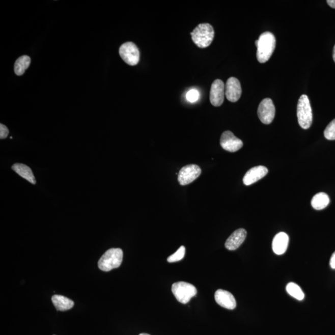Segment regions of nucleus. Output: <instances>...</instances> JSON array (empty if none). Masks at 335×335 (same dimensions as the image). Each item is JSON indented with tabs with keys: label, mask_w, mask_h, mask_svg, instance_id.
<instances>
[{
	"label": "nucleus",
	"mask_w": 335,
	"mask_h": 335,
	"mask_svg": "<svg viewBox=\"0 0 335 335\" xmlns=\"http://www.w3.org/2000/svg\"><path fill=\"white\" fill-rule=\"evenodd\" d=\"M258 40L257 60L261 64L265 63L273 53L276 47V38L273 34L265 32L261 34Z\"/></svg>",
	"instance_id": "nucleus-1"
},
{
	"label": "nucleus",
	"mask_w": 335,
	"mask_h": 335,
	"mask_svg": "<svg viewBox=\"0 0 335 335\" xmlns=\"http://www.w3.org/2000/svg\"><path fill=\"white\" fill-rule=\"evenodd\" d=\"M191 38L198 47L204 49L211 44L214 38V30L209 23L200 24L191 33Z\"/></svg>",
	"instance_id": "nucleus-2"
},
{
	"label": "nucleus",
	"mask_w": 335,
	"mask_h": 335,
	"mask_svg": "<svg viewBox=\"0 0 335 335\" xmlns=\"http://www.w3.org/2000/svg\"><path fill=\"white\" fill-rule=\"evenodd\" d=\"M123 260V252L121 248H110L104 253L98 261V268L108 272L119 268Z\"/></svg>",
	"instance_id": "nucleus-3"
},
{
	"label": "nucleus",
	"mask_w": 335,
	"mask_h": 335,
	"mask_svg": "<svg viewBox=\"0 0 335 335\" xmlns=\"http://www.w3.org/2000/svg\"><path fill=\"white\" fill-rule=\"evenodd\" d=\"M297 116L300 126L303 129L310 128L313 121V115L308 96L303 95L298 101Z\"/></svg>",
	"instance_id": "nucleus-4"
},
{
	"label": "nucleus",
	"mask_w": 335,
	"mask_h": 335,
	"mask_svg": "<svg viewBox=\"0 0 335 335\" xmlns=\"http://www.w3.org/2000/svg\"><path fill=\"white\" fill-rule=\"evenodd\" d=\"M172 291L176 299L183 304H186L197 294V289L194 286L188 283H175L172 285Z\"/></svg>",
	"instance_id": "nucleus-5"
},
{
	"label": "nucleus",
	"mask_w": 335,
	"mask_h": 335,
	"mask_svg": "<svg viewBox=\"0 0 335 335\" xmlns=\"http://www.w3.org/2000/svg\"><path fill=\"white\" fill-rule=\"evenodd\" d=\"M119 54L127 64L135 66L140 61V52L137 45L132 42H127L121 45Z\"/></svg>",
	"instance_id": "nucleus-6"
},
{
	"label": "nucleus",
	"mask_w": 335,
	"mask_h": 335,
	"mask_svg": "<svg viewBox=\"0 0 335 335\" xmlns=\"http://www.w3.org/2000/svg\"><path fill=\"white\" fill-rule=\"evenodd\" d=\"M201 169L197 164H188L180 170L178 175L179 183L182 186L191 183L200 177L201 174Z\"/></svg>",
	"instance_id": "nucleus-7"
},
{
	"label": "nucleus",
	"mask_w": 335,
	"mask_h": 335,
	"mask_svg": "<svg viewBox=\"0 0 335 335\" xmlns=\"http://www.w3.org/2000/svg\"><path fill=\"white\" fill-rule=\"evenodd\" d=\"M275 106L270 98L264 99L261 102L258 109V116L261 123L265 124H271L275 116Z\"/></svg>",
	"instance_id": "nucleus-8"
},
{
	"label": "nucleus",
	"mask_w": 335,
	"mask_h": 335,
	"mask_svg": "<svg viewBox=\"0 0 335 335\" xmlns=\"http://www.w3.org/2000/svg\"><path fill=\"white\" fill-rule=\"evenodd\" d=\"M220 146L226 151L235 152L242 149L243 144L240 139L235 137L234 133L227 130L221 135Z\"/></svg>",
	"instance_id": "nucleus-9"
},
{
	"label": "nucleus",
	"mask_w": 335,
	"mask_h": 335,
	"mask_svg": "<svg viewBox=\"0 0 335 335\" xmlns=\"http://www.w3.org/2000/svg\"><path fill=\"white\" fill-rule=\"evenodd\" d=\"M225 96V85L221 79L213 82L210 92V101L213 106L218 107L224 103Z\"/></svg>",
	"instance_id": "nucleus-10"
},
{
	"label": "nucleus",
	"mask_w": 335,
	"mask_h": 335,
	"mask_svg": "<svg viewBox=\"0 0 335 335\" xmlns=\"http://www.w3.org/2000/svg\"><path fill=\"white\" fill-rule=\"evenodd\" d=\"M242 87L239 80L236 78L231 77L227 81L225 86V95L229 101L235 103L242 95Z\"/></svg>",
	"instance_id": "nucleus-11"
},
{
	"label": "nucleus",
	"mask_w": 335,
	"mask_h": 335,
	"mask_svg": "<svg viewBox=\"0 0 335 335\" xmlns=\"http://www.w3.org/2000/svg\"><path fill=\"white\" fill-rule=\"evenodd\" d=\"M215 300L218 305L222 308L233 310L237 306L236 300L233 295L223 289H218L215 293Z\"/></svg>",
	"instance_id": "nucleus-12"
},
{
	"label": "nucleus",
	"mask_w": 335,
	"mask_h": 335,
	"mask_svg": "<svg viewBox=\"0 0 335 335\" xmlns=\"http://www.w3.org/2000/svg\"><path fill=\"white\" fill-rule=\"evenodd\" d=\"M268 170L264 166H258L252 168L246 172L243 179V182L246 186L257 182L268 174Z\"/></svg>",
	"instance_id": "nucleus-13"
},
{
	"label": "nucleus",
	"mask_w": 335,
	"mask_h": 335,
	"mask_svg": "<svg viewBox=\"0 0 335 335\" xmlns=\"http://www.w3.org/2000/svg\"><path fill=\"white\" fill-rule=\"evenodd\" d=\"M247 232L244 229H239L233 232L231 236L227 240L225 246L229 250H235L239 248L245 241Z\"/></svg>",
	"instance_id": "nucleus-14"
},
{
	"label": "nucleus",
	"mask_w": 335,
	"mask_h": 335,
	"mask_svg": "<svg viewBox=\"0 0 335 335\" xmlns=\"http://www.w3.org/2000/svg\"><path fill=\"white\" fill-rule=\"evenodd\" d=\"M289 245V237L285 232L278 233L272 240V250L278 255H281L286 252Z\"/></svg>",
	"instance_id": "nucleus-15"
},
{
	"label": "nucleus",
	"mask_w": 335,
	"mask_h": 335,
	"mask_svg": "<svg viewBox=\"0 0 335 335\" xmlns=\"http://www.w3.org/2000/svg\"><path fill=\"white\" fill-rule=\"evenodd\" d=\"M52 301L53 305L57 310L59 311H67L72 309L74 306V302L69 298L61 296V295H54L52 297Z\"/></svg>",
	"instance_id": "nucleus-16"
},
{
	"label": "nucleus",
	"mask_w": 335,
	"mask_h": 335,
	"mask_svg": "<svg viewBox=\"0 0 335 335\" xmlns=\"http://www.w3.org/2000/svg\"><path fill=\"white\" fill-rule=\"evenodd\" d=\"M12 169L20 177L23 178L33 184H36V181L35 175H34L32 170L29 166L22 163H15L13 164Z\"/></svg>",
	"instance_id": "nucleus-17"
},
{
	"label": "nucleus",
	"mask_w": 335,
	"mask_h": 335,
	"mask_svg": "<svg viewBox=\"0 0 335 335\" xmlns=\"http://www.w3.org/2000/svg\"><path fill=\"white\" fill-rule=\"evenodd\" d=\"M329 203H330V199L325 192L318 193L314 196L311 201L312 206L318 211L325 209Z\"/></svg>",
	"instance_id": "nucleus-18"
},
{
	"label": "nucleus",
	"mask_w": 335,
	"mask_h": 335,
	"mask_svg": "<svg viewBox=\"0 0 335 335\" xmlns=\"http://www.w3.org/2000/svg\"><path fill=\"white\" fill-rule=\"evenodd\" d=\"M31 64V59L29 56L23 55L16 60L15 64V72L17 75L21 76L24 74L25 71L28 69Z\"/></svg>",
	"instance_id": "nucleus-19"
},
{
	"label": "nucleus",
	"mask_w": 335,
	"mask_h": 335,
	"mask_svg": "<svg viewBox=\"0 0 335 335\" xmlns=\"http://www.w3.org/2000/svg\"><path fill=\"white\" fill-rule=\"evenodd\" d=\"M286 291L291 296L298 300H302L304 299V293L296 283H289L286 286Z\"/></svg>",
	"instance_id": "nucleus-20"
},
{
	"label": "nucleus",
	"mask_w": 335,
	"mask_h": 335,
	"mask_svg": "<svg viewBox=\"0 0 335 335\" xmlns=\"http://www.w3.org/2000/svg\"><path fill=\"white\" fill-rule=\"evenodd\" d=\"M186 249L184 246H180V248L178 249L174 254L171 255L168 258L167 261L169 263L177 262V261H181L183 259L184 255H185Z\"/></svg>",
	"instance_id": "nucleus-21"
},
{
	"label": "nucleus",
	"mask_w": 335,
	"mask_h": 335,
	"mask_svg": "<svg viewBox=\"0 0 335 335\" xmlns=\"http://www.w3.org/2000/svg\"><path fill=\"white\" fill-rule=\"evenodd\" d=\"M324 135L325 137L328 140H335V119L326 127Z\"/></svg>",
	"instance_id": "nucleus-22"
},
{
	"label": "nucleus",
	"mask_w": 335,
	"mask_h": 335,
	"mask_svg": "<svg viewBox=\"0 0 335 335\" xmlns=\"http://www.w3.org/2000/svg\"><path fill=\"white\" fill-rule=\"evenodd\" d=\"M200 93L196 89L189 90L186 94V99L189 103H195L200 98Z\"/></svg>",
	"instance_id": "nucleus-23"
},
{
	"label": "nucleus",
	"mask_w": 335,
	"mask_h": 335,
	"mask_svg": "<svg viewBox=\"0 0 335 335\" xmlns=\"http://www.w3.org/2000/svg\"><path fill=\"white\" fill-rule=\"evenodd\" d=\"M8 134H9V130L5 125L0 124V138H6L8 137Z\"/></svg>",
	"instance_id": "nucleus-24"
},
{
	"label": "nucleus",
	"mask_w": 335,
	"mask_h": 335,
	"mask_svg": "<svg viewBox=\"0 0 335 335\" xmlns=\"http://www.w3.org/2000/svg\"><path fill=\"white\" fill-rule=\"evenodd\" d=\"M330 265L332 269H335V252L333 253V255H332L330 258Z\"/></svg>",
	"instance_id": "nucleus-25"
},
{
	"label": "nucleus",
	"mask_w": 335,
	"mask_h": 335,
	"mask_svg": "<svg viewBox=\"0 0 335 335\" xmlns=\"http://www.w3.org/2000/svg\"><path fill=\"white\" fill-rule=\"evenodd\" d=\"M326 2L330 7L335 8V0H328Z\"/></svg>",
	"instance_id": "nucleus-26"
},
{
	"label": "nucleus",
	"mask_w": 335,
	"mask_h": 335,
	"mask_svg": "<svg viewBox=\"0 0 335 335\" xmlns=\"http://www.w3.org/2000/svg\"><path fill=\"white\" fill-rule=\"evenodd\" d=\"M333 58L334 61L335 62V45H334V48H333Z\"/></svg>",
	"instance_id": "nucleus-27"
},
{
	"label": "nucleus",
	"mask_w": 335,
	"mask_h": 335,
	"mask_svg": "<svg viewBox=\"0 0 335 335\" xmlns=\"http://www.w3.org/2000/svg\"><path fill=\"white\" fill-rule=\"evenodd\" d=\"M258 40H257V41H255V45H257V47L258 46Z\"/></svg>",
	"instance_id": "nucleus-28"
},
{
	"label": "nucleus",
	"mask_w": 335,
	"mask_h": 335,
	"mask_svg": "<svg viewBox=\"0 0 335 335\" xmlns=\"http://www.w3.org/2000/svg\"><path fill=\"white\" fill-rule=\"evenodd\" d=\"M139 335H150V334H147V333H141V334H139Z\"/></svg>",
	"instance_id": "nucleus-29"
}]
</instances>
